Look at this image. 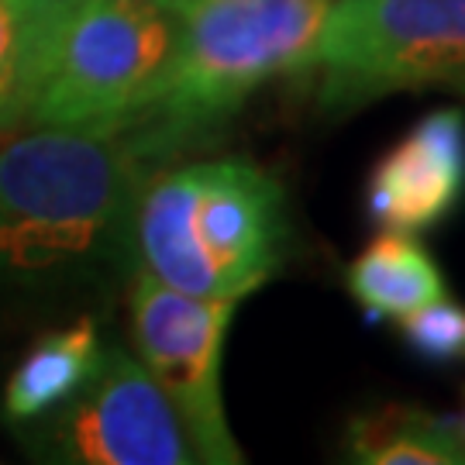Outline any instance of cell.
<instances>
[{"label": "cell", "mask_w": 465, "mask_h": 465, "mask_svg": "<svg viewBox=\"0 0 465 465\" xmlns=\"http://www.w3.org/2000/svg\"><path fill=\"white\" fill-rule=\"evenodd\" d=\"M455 428H459V434H462V438H465V407H462V417L455 420Z\"/></svg>", "instance_id": "obj_16"}, {"label": "cell", "mask_w": 465, "mask_h": 465, "mask_svg": "<svg viewBox=\"0 0 465 465\" xmlns=\"http://www.w3.org/2000/svg\"><path fill=\"white\" fill-rule=\"evenodd\" d=\"M465 193V111H431L382 155L369 180V214L382 232L417 234L455 211Z\"/></svg>", "instance_id": "obj_8"}, {"label": "cell", "mask_w": 465, "mask_h": 465, "mask_svg": "<svg viewBox=\"0 0 465 465\" xmlns=\"http://www.w3.org/2000/svg\"><path fill=\"white\" fill-rule=\"evenodd\" d=\"M400 334L414 355L434 366L465 362V307L438 297L424 307L400 314Z\"/></svg>", "instance_id": "obj_12"}, {"label": "cell", "mask_w": 465, "mask_h": 465, "mask_svg": "<svg viewBox=\"0 0 465 465\" xmlns=\"http://www.w3.org/2000/svg\"><path fill=\"white\" fill-rule=\"evenodd\" d=\"M349 293L372 317H400L445 297V276L411 234L382 232L349 266Z\"/></svg>", "instance_id": "obj_10"}, {"label": "cell", "mask_w": 465, "mask_h": 465, "mask_svg": "<svg viewBox=\"0 0 465 465\" xmlns=\"http://www.w3.org/2000/svg\"><path fill=\"white\" fill-rule=\"evenodd\" d=\"M69 0H0V69L38 55Z\"/></svg>", "instance_id": "obj_13"}, {"label": "cell", "mask_w": 465, "mask_h": 465, "mask_svg": "<svg viewBox=\"0 0 465 465\" xmlns=\"http://www.w3.org/2000/svg\"><path fill=\"white\" fill-rule=\"evenodd\" d=\"M145 4H159V7H169V11H186L193 0H145Z\"/></svg>", "instance_id": "obj_15"}, {"label": "cell", "mask_w": 465, "mask_h": 465, "mask_svg": "<svg viewBox=\"0 0 465 465\" xmlns=\"http://www.w3.org/2000/svg\"><path fill=\"white\" fill-rule=\"evenodd\" d=\"M180 28L183 11L145 0H69L42 52L25 128H128L166 80Z\"/></svg>", "instance_id": "obj_4"}, {"label": "cell", "mask_w": 465, "mask_h": 465, "mask_svg": "<svg viewBox=\"0 0 465 465\" xmlns=\"http://www.w3.org/2000/svg\"><path fill=\"white\" fill-rule=\"evenodd\" d=\"M28 449L66 465H190L200 451L183 417L132 351H100L97 372L32 424Z\"/></svg>", "instance_id": "obj_6"}, {"label": "cell", "mask_w": 465, "mask_h": 465, "mask_svg": "<svg viewBox=\"0 0 465 465\" xmlns=\"http://www.w3.org/2000/svg\"><path fill=\"white\" fill-rule=\"evenodd\" d=\"M349 451L369 465H465L459 428L411 403H386L349 428Z\"/></svg>", "instance_id": "obj_11"}, {"label": "cell", "mask_w": 465, "mask_h": 465, "mask_svg": "<svg viewBox=\"0 0 465 465\" xmlns=\"http://www.w3.org/2000/svg\"><path fill=\"white\" fill-rule=\"evenodd\" d=\"M128 234L142 269L159 282L238 303L282 262V186L249 159H203L145 173Z\"/></svg>", "instance_id": "obj_2"}, {"label": "cell", "mask_w": 465, "mask_h": 465, "mask_svg": "<svg viewBox=\"0 0 465 465\" xmlns=\"http://www.w3.org/2000/svg\"><path fill=\"white\" fill-rule=\"evenodd\" d=\"M52 28H55V25H52ZM45 42H49V38H45ZM42 52H45V45H42L38 55H32V59H25V63H17V66H11V69H0V138H7V134H15L25 128V117H28V107H32L35 84H38Z\"/></svg>", "instance_id": "obj_14"}, {"label": "cell", "mask_w": 465, "mask_h": 465, "mask_svg": "<svg viewBox=\"0 0 465 465\" xmlns=\"http://www.w3.org/2000/svg\"><path fill=\"white\" fill-rule=\"evenodd\" d=\"M149 163L124 132L25 128L0 145V280L52 282L107 259Z\"/></svg>", "instance_id": "obj_1"}, {"label": "cell", "mask_w": 465, "mask_h": 465, "mask_svg": "<svg viewBox=\"0 0 465 465\" xmlns=\"http://www.w3.org/2000/svg\"><path fill=\"white\" fill-rule=\"evenodd\" d=\"M100 351L104 349H100L97 324L90 317H80L69 328L42 334L21 359L15 376L7 380V390H4L7 420L25 428L55 407H63L97 372Z\"/></svg>", "instance_id": "obj_9"}, {"label": "cell", "mask_w": 465, "mask_h": 465, "mask_svg": "<svg viewBox=\"0 0 465 465\" xmlns=\"http://www.w3.org/2000/svg\"><path fill=\"white\" fill-rule=\"evenodd\" d=\"M128 307L138 362L149 369V376L180 411L200 462H245L221 397L224 338L238 303L193 297L142 269L132 282Z\"/></svg>", "instance_id": "obj_7"}, {"label": "cell", "mask_w": 465, "mask_h": 465, "mask_svg": "<svg viewBox=\"0 0 465 465\" xmlns=\"http://www.w3.org/2000/svg\"><path fill=\"white\" fill-rule=\"evenodd\" d=\"M303 73L328 111L424 86L465 94V0H331Z\"/></svg>", "instance_id": "obj_5"}, {"label": "cell", "mask_w": 465, "mask_h": 465, "mask_svg": "<svg viewBox=\"0 0 465 465\" xmlns=\"http://www.w3.org/2000/svg\"><path fill=\"white\" fill-rule=\"evenodd\" d=\"M328 7L331 0H193L166 80L121 132L149 166L217 132L259 86L307 69Z\"/></svg>", "instance_id": "obj_3"}]
</instances>
